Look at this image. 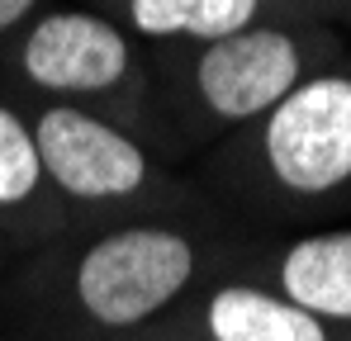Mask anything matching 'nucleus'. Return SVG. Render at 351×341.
<instances>
[{"label":"nucleus","instance_id":"nucleus-6","mask_svg":"<svg viewBox=\"0 0 351 341\" xmlns=\"http://www.w3.org/2000/svg\"><path fill=\"white\" fill-rule=\"evenodd\" d=\"M228 275L256 280L299 308L351 327V227H308L294 237L261 232Z\"/></svg>","mask_w":351,"mask_h":341},{"label":"nucleus","instance_id":"nucleus-10","mask_svg":"<svg viewBox=\"0 0 351 341\" xmlns=\"http://www.w3.org/2000/svg\"><path fill=\"white\" fill-rule=\"evenodd\" d=\"M53 0H0V48L38 14V10H48Z\"/></svg>","mask_w":351,"mask_h":341},{"label":"nucleus","instance_id":"nucleus-11","mask_svg":"<svg viewBox=\"0 0 351 341\" xmlns=\"http://www.w3.org/2000/svg\"><path fill=\"white\" fill-rule=\"evenodd\" d=\"M138 341H204V337H195V332H185V327H157V332H147V337H138Z\"/></svg>","mask_w":351,"mask_h":341},{"label":"nucleus","instance_id":"nucleus-1","mask_svg":"<svg viewBox=\"0 0 351 341\" xmlns=\"http://www.w3.org/2000/svg\"><path fill=\"white\" fill-rule=\"evenodd\" d=\"M261 227L214 214L66 232L0 266V332L19 341H138L228 275Z\"/></svg>","mask_w":351,"mask_h":341},{"label":"nucleus","instance_id":"nucleus-9","mask_svg":"<svg viewBox=\"0 0 351 341\" xmlns=\"http://www.w3.org/2000/svg\"><path fill=\"white\" fill-rule=\"evenodd\" d=\"M66 232H71V218L62 209L58 190L48 185L29 118L0 90V242L14 256H24Z\"/></svg>","mask_w":351,"mask_h":341},{"label":"nucleus","instance_id":"nucleus-4","mask_svg":"<svg viewBox=\"0 0 351 341\" xmlns=\"http://www.w3.org/2000/svg\"><path fill=\"white\" fill-rule=\"evenodd\" d=\"M0 90L14 100L90 110L133 128L167 162H176L167 114L157 100L152 53L110 14L81 0H53L0 48Z\"/></svg>","mask_w":351,"mask_h":341},{"label":"nucleus","instance_id":"nucleus-3","mask_svg":"<svg viewBox=\"0 0 351 341\" xmlns=\"http://www.w3.org/2000/svg\"><path fill=\"white\" fill-rule=\"evenodd\" d=\"M337 62V38L318 14L261 19L237 34L152 53L157 100L167 114L171 152L185 166L223 138L271 114L304 76Z\"/></svg>","mask_w":351,"mask_h":341},{"label":"nucleus","instance_id":"nucleus-13","mask_svg":"<svg viewBox=\"0 0 351 341\" xmlns=\"http://www.w3.org/2000/svg\"><path fill=\"white\" fill-rule=\"evenodd\" d=\"M5 261H14V251H10V247L0 242V266H5Z\"/></svg>","mask_w":351,"mask_h":341},{"label":"nucleus","instance_id":"nucleus-14","mask_svg":"<svg viewBox=\"0 0 351 341\" xmlns=\"http://www.w3.org/2000/svg\"><path fill=\"white\" fill-rule=\"evenodd\" d=\"M0 341H19V337H5V332H0Z\"/></svg>","mask_w":351,"mask_h":341},{"label":"nucleus","instance_id":"nucleus-2","mask_svg":"<svg viewBox=\"0 0 351 341\" xmlns=\"http://www.w3.org/2000/svg\"><path fill=\"white\" fill-rule=\"evenodd\" d=\"M199 185L242 223H304L351 199V66L332 62L199 157Z\"/></svg>","mask_w":351,"mask_h":341},{"label":"nucleus","instance_id":"nucleus-7","mask_svg":"<svg viewBox=\"0 0 351 341\" xmlns=\"http://www.w3.org/2000/svg\"><path fill=\"white\" fill-rule=\"evenodd\" d=\"M171 327L204 341H351V327L328 323L294 299L242 275H219L176 308Z\"/></svg>","mask_w":351,"mask_h":341},{"label":"nucleus","instance_id":"nucleus-8","mask_svg":"<svg viewBox=\"0 0 351 341\" xmlns=\"http://www.w3.org/2000/svg\"><path fill=\"white\" fill-rule=\"evenodd\" d=\"M100 14H110L123 34H133L147 53L195 48L209 38L237 34L261 19H299L318 14L304 0H81ZM323 19V14H318Z\"/></svg>","mask_w":351,"mask_h":341},{"label":"nucleus","instance_id":"nucleus-5","mask_svg":"<svg viewBox=\"0 0 351 341\" xmlns=\"http://www.w3.org/2000/svg\"><path fill=\"white\" fill-rule=\"evenodd\" d=\"M14 105L29 118L48 185L58 190L71 232L223 209L195 175H185L123 123L48 100H14Z\"/></svg>","mask_w":351,"mask_h":341},{"label":"nucleus","instance_id":"nucleus-12","mask_svg":"<svg viewBox=\"0 0 351 341\" xmlns=\"http://www.w3.org/2000/svg\"><path fill=\"white\" fill-rule=\"evenodd\" d=\"M304 5L318 14H351V0H304Z\"/></svg>","mask_w":351,"mask_h":341}]
</instances>
